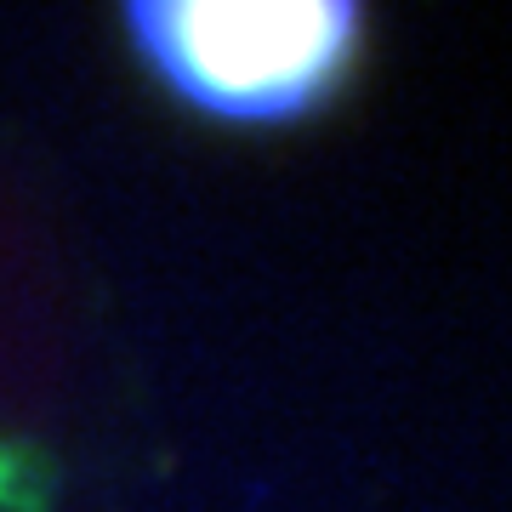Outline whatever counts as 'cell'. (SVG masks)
<instances>
[{"label":"cell","instance_id":"6da1fadb","mask_svg":"<svg viewBox=\"0 0 512 512\" xmlns=\"http://www.w3.org/2000/svg\"><path fill=\"white\" fill-rule=\"evenodd\" d=\"M126 29L165 92L228 126L302 120L359 57L353 0H131Z\"/></svg>","mask_w":512,"mask_h":512},{"label":"cell","instance_id":"7a4b0ae2","mask_svg":"<svg viewBox=\"0 0 512 512\" xmlns=\"http://www.w3.org/2000/svg\"><path fill=\"white\" fill-rule=\"evenodd\" d=\"M57 507V461L46 444L0 433V512H52Z\"/></svg>","mask_w":512,"mask_h":512}]
</instances>
